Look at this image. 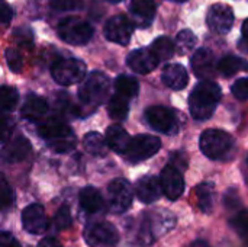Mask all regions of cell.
<instances>
[{
    "instance_id": "cell-31",
    "label": "cell",
    "mask_w": 248,
    "mask_h": 247,
    "mask_svg": "<svg viewBox=\"0 0 248 247\" xmlns=\"http://www.w3.org/2000/svg\"><path fill=\"white\" fill-rule=\"evenodd\" d=\"M198 42V38L196 35L190 31V29H185V31H180L177 33V38H176V48L177 51L183 55L186 52H189L190 49L195 48Z\"/></svg>"
},
{
    "instance_id": "cell-22",
    "label": "cell",
    "mask_w": 248,
    "mask_h": 247,
    "mask_svg": "<svg viewBox=\"0 0 248 247\" xmlns=\"http://www.w3.org/2000/svg\"><path fill=\"white\" fill-rule=\"evenodd\" d=\"M31 153V143L25 137H16L9 141L3 148V159L9 163H17L28 157Z\"/></svg>"
},
{
    "instance_id": "cell-24",
    "label": "cell",
    "mask_w": 248,
    "mask_h": 247,
    "mask_svg": "<svg viewBox=\"0 0 248 247\" xmlns=\"http://www.w3.org/2000/svg\"><path fill=\"white\" fill-rule=\"evenodd\" d=\"M83 147L89 154H92L94 157H105L108 154V150H109L106 137H103L102 134H99L96 131L87 132L84 135Z\"/></svg>"
},
{
    "instance_id": "cell-28",
    "label": "cell",
    "mask_w": 248,
    "mask_h": 247,
    "mask_svg": "<svg viewBox=\"0 0 248 247\" xmlns=\"http://www.w3.org/2000/svg\"><path fill=\"white\" fill-rule=\"evenodd\" d=\"M151 51L153 54L157 57L158 61H167L174 55L176 51V44L173 42L171 38L169 36H158L153 45H151Z\"/></svg>"
},
{
    "instance_id": "cell-12",
    "label": "cell",
    "mask_w": 248,
    "mask_h": 247,
    "mask_svg": "<svg viewBox=\"0 0 248 247\" xmlns=\"http://www.w3.org/2000/svg\"><path fill=\"white\" fill-rule=\"evenodd\" d=\"M163 194L170 201H177L185 192V179L174 165H167L160 175Z\"/></svg>"
},
{
    "instance_id": "cell-5",
    "label": "cell",
    "mask_w": 248,
    "mask_h": 247,
    "mask_svg": "<svg viewBox=\"0 0 248 247\" xmlns=\"http://www.w3.org/2000/svg\"><path fill=\"white\" fill-rule=\"evenodd\" d=\"M51 76L58 84L71 86L86 77V64L77 58H61L51 66Z\"/></svg>"
},
{
    "instance_id": "cell-26",
    "label": "cell",
    "mask_w": 248,
    "mask_h": 247,
    "mask_svg": "<svg viewBox=\"0 0 248 247\" xmlns=\"http://www.w3.org/2000/svg\"><path fill=\"white\" fill-rule=\"evenodd\" d=\"M244 70H248V61L237 55H227L221 58V61L218 63V71L224 77H231L238 71H244Z\"/></svg>"
},
{
    "instance_id": "cell-1",
    "label": "cell",
    "mask_w": 248,
    "mask_h": 247,
    "mask_svg": "<svg viewBox=\"0 0 248 247\" xmlns=\"http://www.w3.org/2000/svg\"><path fill=\"white\" fill-rule=\"evenodd\" d=\"M222 92L221 87L212 82V80H202L195 86L189 96V111L190 115L196 121H206L209 119L219 100H221Z\"/></svg>"
},
{
    "instance_id": "cell-32",
    "label": "cell",
    "mask_w": 248,
    "mask_h": 247,
    "mask_svg": "<svg viewBox=\"0 0 248 247\" xmlns=\"http://www.w3.org/2000/svg\"><path fill=\"white\" fill-rule=\"evenodd\" d=\"M13 39L22 48H32L33 45V33L28 26H19L13 31Z\"/></svg>"
},
{
    "instance_id": "cell-30",
    "label": "cell",
    "mask_w": 248,
    "mask_h": 247,
    "mask_svg": "<svg viewBox=\"0 0 248 247\" xmlns=\"http://www.w3.org/2000/svg\"><path fill=\"white\" fill-rule=\"evenodd\" d=\"M19 102V93L12 86H1L0 89V106L3 112H12Z\"/></svg>"
},
{
    "instance_id": "cell-18",
    "label": "cell",
    "mask_w": 248,
    "mask_h": 247,
    "mask_svg": "<svg viewBox=\"0 0 248 247\" xmlns=\"http://www.w3.org/2000/svg\"><path fill=\"white\" fill-rule=\"evenodd\" d=\"M190 64H192V70L193 73L201 77V79H209L215 74V57L212 54V51H209L208 48H199L192 60H190Z\"/></svg>"
},
{
    "instance_id": "cell-25",
    "label": "cell",
    "mask_w": 248,
    "mask_h": 247,
    "mask_svg": "<svg viewBox=\"0 0 248 247\" xmlns=\"http://www.w3.org/2000/svg\"><path fill=\"white\" fill-rule=\"evenodd\" d=\"M198 207L203 214H209L214 210L215 202V189L212 182H203L196 188Z\"/></svg>"
},
{
    "instance_id": "cell-40",
    "label": "cell",
    "mask_w": 248,
    "mask_h": 247,
    "mask_svg": "<svg viewBox=\"0 0 248 247\" xmlns=\"http://www.w3.org/2000/svg\"><path fill=\"white\" fill-rule=\"evenodd\" d=\"M38 247H62V245L57 239H54V237H46V239L39 242Z\"/></svg>"
},
{
    "instance_id": "cell-20",
    "label": "cell",
    "mask_w": 248,
    "mask_h": 247,
    "mask_svg": "<svg viewBox=\"0 0 248 247\" xmlns=\"http://www.w3.org/2000/svg\"><path fill=\"white\" fill-rule=\"evenodd\" d=\"M161 79H163V83L173 90H182L189 83V74L182 64L166 66L163 68Z\"/></svg>"
},
{
    "instance_id": "cell-15",
    "label": "cell",
    "mask_w": 248,
    "mask_h": 247,
    "mask_svg": "<svg viewBox=\"0 0 248 247\" xmlns=\"http://www.w3.org/2000/svg\"><path fill=\"white\" fill-rule=\"evenodd\" d=\"M158 60L157 57L153 54L151 48H140V49H134L128 58H126V64L129 66V68L135 73L140 74H148L151 73L157 66H158Z\"/></svg>"
},
{
    "instance_id": "cell-17",
    "label": "cell",
    "mask_w": 248,
    "mask_h": 247,
    "mask_svg": "<svg viewBox=\"0 0 248 247\" xmlns=\"http://www.w3.org/2000/svg\"><path fill=\"white\" fill-rule=\"evenodd\" d=\"M135 194L138 197V199L144 204H151L155 202L157 199H160L161 194H163V186H161V181L155 176L151 175H145L141 179L137 181L135 185Z\"/></svg>"
},
{
    "instance_id": "cell-35",
    "label": "cell",
    "mask_w": 248,
    "mask_h": 247,
    "mask_svg": "<svg viewBox=\"0 0 248 247\" xmlns=\"http://www.w3.org/2000/svg\"><path fill=\"white\" fill-rule=\"evenodd\" d=\"M49 4L55 10L68 12V10H77V9H80L81 0H49Z\"/></svg>"
},
{
    "instance_id": "cell-8",
    "label": "cell",
    "mask_w": 248,
    "mask_h": 247,
    "mask_svg": "<svg viewBox=\"0 0 248 247\" xmlns=\"http://www.w3.org/2000/svg\"><path fill=\"white\" fill-rule=\"evenodd\" d=\"M84 240L90 247H116L119 243V233L112 223L97 221L86 229Z\"/></svg>"
},
{
    "instance_id": "cell-38",
    "label": "cell",
    "mask_w": 248,
    "mask_h": 247,
    "mask_svg": "<svg viewBox=\"0 0 248 247\" xmlns=\"http://www.w3.org/2000/svg\"><path fill=\"white\" fill-rule=\"evenodd\" d=\"M0 247H20V245L10 233L3 231L0 236Z\"/></svg>"
},
{
    "instance_id": "cell-16",
    "label": "cell",
    "mask_w": 248,
    "mask_h": 247,
    "mask_svg": "<svg viewBox=\"0 0 248 247\" xmlns=\"http://www.w3.org/2000/svg\"><path fill=\"white\" fill-rule=\"evenodd\" d=\"M48 112H49L48 102L38 95H28L20 109L22 116L31 122H42V121L45 122Z\"/></svg>"
},
{
    "instance_id": "cell-34",
    "label": "cell",
    "mask_w": 248,
    "mask_h": 247,
    "mask_svg": "<svg viewBox=\"0 0 248 247\" xmlns=\"http://www.w3.org/2000/svg\"><path fill=\"white\" fill-rule=\"evenodd\" d=\"M6 63L9 66V68L13 71V73H19L23 67V60H22V55L13 49V48H7L6 49Z\"/></svg>"
},
{
    "instance_id": "cell-29",
    "label": "cell",
    "mask_w": 248,
    "mask_h": 247,
    "mask_svg": "<svg viewBox=\"0 0 248 247\" xmlns=\"http://www.w3.org/2000/svg\"><path fill=\"white\" fill-rule=\"evenodd\" d=\"M108 114L115 121L126 119V116L129 114V102H128V99L121 96V95H113L109 99V103H108Z\"/></svg>"
},
{
    "instance_id": "cell-4",
    "label": "cell",
    "mask_w": 248,
    "mask_h": 247,
    "mask_svg": "<svg viewBox=\"0 0 248 247\" xmlns=\"http://www.w3.org/2000/svg\"><path fill=\"white\" fill-rule=\"evenodd\" d=\"M234 138L218 128H211L202 132L199 146L202 153L212 160H224L234 148Z\"/></svg>"
},
{
    "instance_id": "cell-46",
    "label": "cell",
    "mask_w": 248,
    "mask_h": 247,
    "mask_svg": "<svg viewBox=\"0 0 248 247\" xmlns=\"http://www.w3.org/2000/svg\"><path fill=\"white\" fill-rule=\"evenodd\" d=\"M247 165H248V157H247Z\"/></svg>"
},
{
    "instance_id": "cell-3",
    "label": "cell",
    "mask_w": 248,
    "mask_h": 247,
    "mask_svg": "<svg viewBox=\"0 0 248 247\" xmlns=\"http://www.w3.org/2000/svg\"><path fill=\"white\" fill-rule=\"evenodd\" d=\"M110 90V80L102 71L90 73L78 89V99L86 106L102 105Z\"/></svg>"
},
{
    "instance_id": "cell-42",
    "label": "cell",
    "mask_w": 248,
    "mask_h": 247,
    "mask_svg": "<svg viewBox=\"0 0 248 247\" xmlns=\"http://www.w3.org/2000/svg\"><path fill=\"white\" fill-rule=\"evenodd\" d=\"M189 247H209V245L206 242H203V240H198V242L192 243Z\"/></svg>"
},
{
    "instance_id": "cell-11",
    "label": "cell",
    "mask_w": 248,
    "mask_h": 247,
    "mask_svg": "<svg viewBox=\"0 0 248 247\" xmlns=\"http://www.w3.org/2000/svg\"><path fill=\"white\" fill-rule=\"evenodd\" d=\"M134 32V22L125 15L112 16L105 25V36L115 44L128 45Z\"/></svg>"
},
{
    "instance_id": "cell-10",
    "label": "cell",
    "mask_w": 248,
    "mask_h": 247,
    "mask_svg": "<svg viewBox=\"0 0 248 247\" xmlns=\"http://www.w3.org/2000/svg\"><path fill=\"white\" fill-rule=\"evenodd\" d=\"M160 147H161V141L158 137H154L150 134H140L132 138V143L126 154H128L129 162L138 163L157 154Z\"/></svg>"
},
{
    "instance_id": "cell-19",
    "label": "cell",
    "mask_w": 248,
    "mask_h": 247,
    "mask_svg": "<svg viewBox=\"0 0 248 247\" xmlns=\"http://www.w3.org/2000/svg\"><path fill=\"white\" fill-rule=\"evenodd\" d=\"M129 10L134 25L147 28L153 23L155 15V3L154 0H131Z\"/></svg>"
},
{
    "instance_id": "cell-27",
    "label": "cell",
    "mask_w": 248,
    "mask_h": 247,
    "mask_svg": "<svg viewBox=\"0 0 248 247\" xmlns=\"http://www.w3.org/2000/svg\"><path fill=\"white\" fill-rule=\"evenodd\" d=\"M115 90L116 95H121L124 98H126L128 100L135 98L140 92V83L135 77L126 76V74H121L119 77H116L115 80Z\"/></svg>"
},
{
    "instance_id": "cell-23",
    "label": "cell",
    "mask_w": 248,
    "mask_h": 247,
    "mask_svg": "<svg viewBox=\"0 0 248 247\" xmlns=\"http://www.w3.org/2000/svg\"><path fill=\"white\" fill-rule=\"evenodd\" d=\"M78 199H80V208L87 214H99L105 207L102 194L93 186L83 188L78 195Z\"/></svg>"
},
{
    "instance_id": "cell-44",
    "label": "cell",
    "mask_w": 248,
    "mask_h": 247,
    "mask_svg": "<svg viewBox=\"0 0 248 247\" xmlns=\"http://www.w3.org/2000/svg\"><path fill=\"white\" fill-rule=\"evenodd\" d=\"M170 1H176V3H183V1H187V0H170Z\"/></svg>"
},
{
    "instance_id": "cell-21",
    "label": "cell",
    "mask_w": 248,
    "mask_h": 247,
    "mask_svg": "<svg viewBox=\"0 0 248 247\" xmlns=\"http://www.w3.org/2000/svg\"><path fill=\"white\" fill-rule=\"evenodd\" d=\"M106 141H108L109 148H112L113 151H116L119 154H125L129 150L132 138L121 125L115 124L106 130Z\"/></svg>"
},
{
    "instance_id": "cell-37",
    "label": "cell",
    "mask_w": 248,
    "mask_h": 247,
    "mask_svg": "<svg viewBox=\"0 0 248 247\" xmlns=\"http://www.w3.org/2000/svg\"><path fill=\"white\" fill-rule=\"evenodd\" d=\"M15 198V194L12 191V188L7 185V182L3 179V188H1V202H3V210L6 211L12 204H13V199Z\"/></svg>"
},
{
    "instance_id": "cell-33",
    "label": "cell",
    "mask_w": 248,
    "mask_h": 247,
    "mask_svg": "<svg viewBox=\"0 0 248 247\" xmlns=\"http://www.w3.org/2000/svg\"><path fill=\"white\" fill-rule=\"evenodd\" d=\"M71 221L73 220H71L70 208L67 205H62L54 217V227L57 230H67L71 226Z\"/></svg>"
},
{
    "instance_id": "cell-13",
    "label": "cell",
    "mask_w": 248,
    "mask_h": 247,
    "mask_svg": "<svg viewBox=\"0 0 248 247\" xmlns=\"http://www.w3.org/2000/svg\"><path fill=\"white\" fill-rule=\"evenodd\" d=\"M22 226L29 234H44L48 229L45 210L39 204H31L22 211Z\"/></svg>"
},
{
    "instance_id": "cell-2",
    "label": "cell",
    "mask_w": 248,
    "mask_h": 247,
    "mask_svg": "<svg viewBox=\"0 0 248 247\" xmlns=\"http://www.w3.org/2000/svg\"><path fill=\"white\" fill-rule=\"evenodd\" d=\"M39 135L45 140L46 146L60 154L70 153L77 146V137L73 130L61 121L51 119L39 124Z\"/></svg>"
},
{
    "instance_id": "cell-41",
    "label": "cell",
    "mask_w": 248,
    "mask_h": 247,
    "mask_svg": "<svg viewBox=\"0 0 248 247\" xmlns=\"http://www.w3.org/2000/svg\"><path fill=\"white\" fill-rule=\"evenodd\" d=\"M241 32H243V35H244V38L248 39V19L244 20V23H243V26H241Z\"/></svg>"
},
{
    "instance_id": "cell-36",
    "label": "cell",
    "mask_w": 248,
    "mask_h": 247,
    "mask_svg": "<svg viewBox=\"0 0 248 247\" xmlns=\"http://www.w3.org/2000/svg\"><path fill=\"white\" fill-rule=\"evenodd\" d=\"M231 92L232 95L240 99V100H246L248 99V77H243V79H238L232 87H231Z\"/></svg>"
},
{
    "instance_id": "cell-39",
    "label": "cell",
    "mask_w": 248,
    "mask_h": 247,
    "mask_svg": "<svg viewBox=\"0 0 248 247\" xmlns=\"http://www.w3.org/2000/svg\"><path fill=\"white\" fill-rule=\"evenodd\" d=\"M13 17V9L7 4V3H3L1 4V9H0V19H1V23L3 25H9V22L12 20Z\"/></svg>"
},
{
    "instance_id": "cell-14",
    "label": "cell",
    "mask_w": 248,
    "mask_h": 247,
    "mask_svg": "<svg viewBox=\"0 0 248 247\" xmlns=\"http://www.w3.org/2000/svg\"><path fill=\"white\" fill-rule=\"evenodd\" d=\"M206 22L209 28L217 33H227L234 25V12L230 6L217 3L209 9Z\"/></svg>"
},
{
    "instance_id": "cell-7",
    "label": "cell",
    "mask_w": 248,
    "mask_h": 247,
    "mask_svg": "<svg viewBox=\"0 0 248 247\" xmlns=\"http://www.w3.org/2000/svg\"><path fill=\"white\" fill-rule=\"evenodd\" d=\"M134 191L126 179H115L108 186V205L110 213L124 214L132 205Z\"/></svg>"
},
{
    "instance_id": "cell-9",
    "label": "cell",
    "mask_w": 248,
    "mask_h": 247,
    "mask_svg": "<svg viewBox=\"0 0 248 247\" xmlns=\"http://www.w3.org/2000/svg\"><path fill=\"white\" fill-rule=\"evenodd\" d=\"M145 118L148 125L161 134L173 135L177 134L179 131V121L176 114L166 106H160V105L150 106L145 111Z\"/></svg>"
},
{
    "instance_id": "cell-43",
    "label": "cell",
    "mask_w": 248,
    "mask_h": 247,
    "mask_svg": "<svg viewBox=\"0 0 248 247\" xmlns=\"http://www.w3.org/2000/svg\"><path fill=\"white\" fill-rule=\"evenodd\" d=\"M240 48H241V49H246V51L248 52V39H246V41H241Z\"/></svg>"
},
{
    "instance_id": "cell-45",
    "label": "cell",
    "mask_w": 248,
    "mask_h": 247,
    "mask_svg": "<svg viewBox=\"0 0 248 247\" xmlns=\"http://www.w3.org/2000/svg\"><path fill=\"white\" fill-rule=\"evenodd\" d=\"M108 1H110V3H119V1H122V0H108Z\"/></svg>"
},
{
    "instance_id": "cell-6",
    "label": "cell",
    "mask_w": 248,
    "mask_h": 247,
    "mask_svg": "<svg viewBox=\"0 0 248 247\" xmlns=\"http://www.w3.org/2000/svg\"><path fill=\"white\" fill-rule=\"evenodd\" d=\"M58 36L71 45H84L93 36V28L80 17H65L58 25Z\"/></svg>"
}]
</instances>
